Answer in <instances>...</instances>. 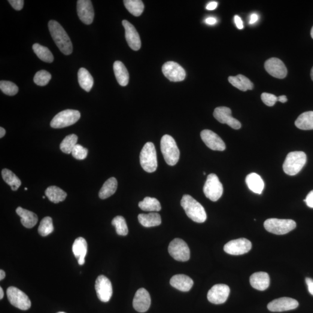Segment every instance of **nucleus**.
<instances>
[{
	"label": "nucleus",
	"instance_id": "48",
	"mask_svg": "<svg viewBox=\"0 0 313 313\" xmlns=\"http://www.w3.org/2000/svg\"><path fill=\"white\" fill-rule=\"evenodd\" d=\"M306 282L308 285L309 293L313 296V280L311 278H306Z\"/></svg>",
	"mask_w": 313,
	"mask_h": 313
},
{
	"label": "nucleus",
	"instance_id": "38",
	"mask_svg": "<svg viewBox=\"0 0 313 313\" xmlns=\"http://www.w3.org/2000/svg\"><path fill=\"white\" fill-rule=\"evenodd\" d=\"M77 136L71 134L66 136L60 145V150L66 154L72 153L74 147L77 145Z\"/></svg>",
	"mask_w": 313,
	"mask_h": 313
},
{
	"label": "nucleus",
	"instance_id": "40",
	"mask_svg": "<svg viewBox=\"0 0 313 313\" xmlns=\"http://www.w3.org/2000/svg\"><path fill=\"white\" fill-rule=\"evenodd\" d=\"M111 224L115 227L118 235L126 236L129 233V229H128L126 220L121 216L115 217L112 221Z\"/></svg>",
	"mask_w": 313,
	"mask_h": 313
},
{
	"label": "nucleus",
	"instance_id": "51",
	"mask_svg": "<svg viewBox=\"0 0 313 313\" xmlns=\"http://www.w3.org/2000/svg\"><path fill=\"white\" fill-rule=\"evenodd\" d=\"M258 19H259V17H258V15L257 14H252L250 17V22L249 23H250L251 25H252V24L256 23L258 20Z\"/></svg>",
	"mask_w": 313,
	"mask_h": 313
},
{
	"label": "nucleus",
	"instance_id": "59",
	"mask_svg": "<svg viewBox=\"0 0 313 313\" xmlns=\"http://www.w3.org/2000/svg\"><path fill=\"white\" fill-rule=\"evenodd\" d=\"M45 198V196L42 197V199H44Z\"/></svg>",
	"mask_w": 313,
	"mask_h": 313
},
{
	"label": "nucleus",
	"instance_id": "60",
	"mask_svg": "<svg viewBox=\"0 0 313 313\" xmlns=\"http://www.w3.org/2000/svg\"><path fill=\"white\" fill-rule=\"evenodd\" d=\"M25 190H27V188H25Z\"/></svg>",
	"mask_w": 313,
	"mask_h": 313
},
{
	"label": "nucleus",
	"instance_id": "44",
	"mask_svg": "<svg viewBox=\"0 0 313 313\" xmlns=\"http://www.w3.org/2000/svg\"><path fill=\"white\" fill-rule=\"evenodd\" d=\"M261 98H262L264 104L270 106V107L274 106L275 103L278 101V97L269 93H263L261 95Z\"/></svg>",
	"mask_w": 313,
	"mask_h": 313
},
{
	"label": "nucleus",
	"instance_id": "56",
	"mask_svg": "<svg viewBox=\"0 0 313 313\" xmlns=\"http://www.w3.org/2000/svg\"><path fill=\"white\" fill-rule=\"evenodd\" d=\"M311 78L312 79V80L313 81V67L311 71Z\"/></svg>",
	"mask_w": 313,
	"mask_h": 313
},
{
	"label": "nucleus",
	"instance_id": "41",
	"mask_svg": "<svg viewBox=\"0 0 313 313\" xmlns=\"http://www.w3.org/2000/svg\"><path fill=\"white\" fill-rule=\"evenodd\" d=\"M0 89L3 93L8 96H14L19 91V88L16 84L8 81L0 82Z\"/></svg>",
	"mask_w": 313,
	"mask_h": 313
},
{
	"label": "nucleus",
	"instance_id": "6",
	"mask_svg": "<svg viewBox=\"0 0 313 313\" xmlns=\"http://www.w3.org/2000/svg\"><path fill=\"white\" fill-rule=\"evenodd\" d=\"M264 227L267 232L276 235H283L295 229L296 223L291 220L271 218L264 221Z\"/></svg>",
	"mask_w": 313,
	"mask_h": 313
},
{
	"label": "nucleus",
	"instance_id": "17",
	"mask_svg": "<svg viewBox=\"0 0 313 313\" xmlns=\"http://www.w3.org/2000/svg\"><path fill=\"white\" fill-rule=\"evenodd\" d=\"M264 68L269 74L275 78H284L287 75V69L280 59L272 57L266 60Z\"/></svg>",
	"mask_w": 313,
	"mask_h": 313
},
{
	"label": "nucleus",
	"instance_id": "35",
	"mask_svg": "<svg viewBox=\"0 0 313 313\" xmlns=\"http://www.w3.org/2000/svg\"><path fill=\"white\" fill-rule=\"evenodd\" d=\"M2 177L4 181L11 187V189L17 191L20 186L21 181L19 178L8 169H4L1 172Z\"/></svg>",
	"mask_w": 313,
	"mask_h": 313
},
{
	"label": "nucleus",
	"instance_id": "39",
	"mask_svg": "<svg viewBox=\"0 0 313 313\" xmlns=\"http://www.w3.org/2000/svg\"><path fill=\"white\" fill-rule=\"evenodd\" d=\"M53 219L47 217L42 219L38 229L39 235L42 237L47 236L54 232Z\"/></svg>",
	"mask_w": 313,
	"mask_h": 313
},
{
	"label": "nucleus",
	"instance_id": "42",
	"mask_svg": "<svg viewBox=\"0 0 313 313\" xmlns=\"http://www.w3.org/2000/svg\"><path fill=\"white\" fill-rule=\"evenodd\" d=\"M51 74L44 70L36 73L34 77V82L38 86H45L51 79Z\"/></svg>",
	"mask_w": 313,
	"mask_h": 313
},
{
	"label": "nucleus",
	"instance_id": "16",
	"mask_svg": "<svg viewBox=\"0 0 313 313\" xmlns=\"http://www.w3.org/2000/svg\"><path fill=\"white\" fill-rule=\"evenodd\" d=\"M201 138L206 147L211 150L223 151L226 149V145L223 140L211 130H203L201 132Z\"/></svg>",
	"mask_w": 313,
	"mask_h": 313
},
{
	"label": "nucleus",
	"instance_id": "11",
	"mask_svg": "<svg viewBox=\"0 0 313 313\" xmlns=\"http://www.w3.org/2000/svg\"><path fill=\"white\" fill-rule=\"evenodd\" d=\"M95 290L97 296L103 302H108L113 295V288L109 279L101 275L97 278L95 282Z\"/></svg>",
	"mask_w": 313,
	"mask_h": 313
},
{
	"label": "nucleus",
	"instance_id": "30",
	"mask_svg": "<svg viewBox=\"0 0 313 313\" xmlns=\"http://www.w3.org/2000/svg\"><path fill=\"white\" fill-rule=\"evenodd\" d=\"M117 186L118 183L116 179L110 178L108 179L99 191V196L100 198L104 200L113 195L117 190Z\"/></svg>",
	"mask_w": 313,
	"mask_h": 313
},
{
	"label": "nucleus",
	"instance_id": "14",
	"mask_svg": "<svg viewBox=\"0 0 313 313\" xmlns=\"http://www.w3.org/2000/svg\"><path fill=\"white\" fill-rule=\"evenodd\" d=\"M214 116L219 122L226 124L233 129H241V123L232 116V110L229 108L221 106V107L216 108L214 112Z\"/></svg>",
	"mask_w": 313,
	"mask_h": 313
},
{
	"label": "nucleus",
	"instance_id": "57",
	"mask_svg": "<svg viewBox=\"0 0 313 313\" xmlns=\"http://www.w3.org/2000/svg\"><path fill=\"white\" fill-rule=\"evenodd\" d=\"M311 36H312V38L313 39V26L312 30H311Z\"/></svg>",
	"mask_w": 313,
	"mask_h": 313
},
{
	"label": "nucleus",
	"instance_id": "50",
	"mask_svg": "<svg viewBox=\"0 0 313 313\" xmlns=\"http://www.w3.org/2000/svg\"><path fill=\"white\" fill-rule=\"evenodd\" d=\"M205 22L209 25H214L216 23H217V20L215 18L209 17L206 18V19H205Z\"/></svg>",
	"mask_w": 313,
	"mask_h": 313
},
{
	"label": "nucleus",
	"instance_id": "46",
	"mask_svg": "<svg viewBox=\"0 0 313 313\" xmlns=\"http://www.w3.org/2000/svg\"><path fill=\"white\" fill-rule=\"evenodd\" d=\"M306 202L307 205L310 208H313V190L311 191L307 196L306 199L303 200Z\"/></svg>",
	"mask_w": 313,
	"mask_h": 313
},
{
	"label": "nucleus",
	"instance_id": "20",
	"mask_svg": "<svg viewBox=\"0 0 313 313\" xmlns=\"http://www.w3.org/2000/svg\"><path fill=\"white\" fill-rule=\"evenodd\" d=\"M128 44L132 50L138 51L141 47V38L134 26L126 20H123Z\"/></svg>",
	"mask_w": 313,
	"mask_h": 313
},
{
	"label": "nucleus",
	"instance_id": "36",
	"mask_svg": "<svg viewBox=\"0 0 313 313\" xmlns=\"http://www.w3.org/2000/svg\"><path fill=\"white\" fill-rule=\"evenodd\" d=\"M33 50L36 55L42 61L47 63H52L54 61L53 55L47 47L39 44H35L33 45Z\"/></svg>",
	"mask_w": 313,
	"mask_h": 313
},
{
	"label": "nucleus",
	"instance_id": "21",
	"mask_svg": "<svg viewBox=\"0 0 313 313\" xmlns=\"http://www.w3.org/2000/svg\"><path fill=\"white\" fill-rule=\"evenodd\" d=\"M151 298L149 293L145 288H140L135 295L133 306L135 311L140 313L147 312L150 308Z\"/></svg>",
	"mask_w": 313,
	"mask_h": 313
},
{
	"label": "nucleus",
	"instance_id": "7",
	"mask_svg": "<svg viewBox=\"0 0 313 313\" xmlns=\"http://www.w3.org/2000/svg\"><path fill=\"white\" fill-rule=\"evenodd\" d=\"M80 111L68 109L57 114L52 120L50 126L53 129H63L74 125L80 119Z\"/></svg>",
	"mask_w": 313,
	"mask_h": 313
},
{
	"label": "nucleus",
	"instance_id": "49",
	"mask_svg": "<svg viewBox=\"0 0 313 313\" xmlns=\"http://www.w3.org/2000/svg\"><path fill=\"white\" fill-rule=\"evenodd\" d=\"M218 7V2L215 1H212L209 3V4L206 5V10L212 11L215 10Z\"/></svg>",
	"mask_w": 313,
	"mask_h": 313
},
{
	"label": "nucleus",
	"instance_id": "53",
	"mask_svg": "<svg viewBox=\"0 0 313 313\" xmlns=\"http://www.w3.org/2000/svg\"><path fill=\"white\" fill-rule=\"evenodd\" d=\"M5 130L4 128H0V138H2L5 135Z\"/></svg>",
	"mask_w": 313,
	"mask_h": 313
},
{
	"label": "nucleus",
	"instance_id": "26",
	"mask_svg": "<svg viewBox=\"0 0 313 313\" xmlns=\"http://www.w3.org/2000/svg\"><path fill=\"white\" fill-rule=\"evenodd\" d=\"M113 70L118 83L121 86H127L129 83V75L125 65L120 61H115L113 65Z\"/></svg>",
	"mask_w": 313,
	"mask_h": 313
},
{
	"label": "nucleus",
	"instance_id": "43",
	"mask_svg": "<svg viewBox=\"0 0 313 313\" xmlns=\"http://www.w3.org/2000/svg\"><path fill=\"white\" fill-rule=\"evenodd\" d=\"M72 156L75 159L83 160L86 159L88 155V149L82 147L81 145L77 144L74 147L72 152Z\"/></svg>",
	"mask_w": 313,
	"mask_h": 313
},
{
	"label": "nucleus",
	"instance_id": "15",
	"mask_svg": "<svg viewBox=\"0 0 313 313\" xmlns=\"http://www.w3.org/2000/svg\"><path fill=\"white\" fill-rule=\"evenodd\" d=\"M230 288L225 284L214 285L208 291L207 298L209 302L215 305L224 303L230 294Z\"/></svg>",
	"mask_w": 313,
	"mask_h": 313
},
{
	"label": "nucleus",
	"instance_id": "29",
	"mask_svg": "<svg viewBox=\"0 0 313 313\" xmlns=\"http://www.w3.org/2000/svg\"><path fill=\"white\" fill-rule=\"evenodd\" d=\"M138 220L139 223L145 227L157 226L162 224L161 216L156 212H151L148 214H139Z\"/></svg>",
	"mask_w": 313,
	"mask_h": 313
},
{
	"label": "nucleus",
	"instance_id": "37",
	"mask_svg": "<svg viewBox=\"0 0 313 313\" xmlns=\"http://www.w3.org/2000/svg\"><path fill=\"white\" fill-rule=\"evenodd\" d=\"M127 10L135 17H139L144 10V4L141 0H124Z\"/></svg>",
	"mask_w": 313,
	"mask_h": 313
},
{
	"label": "nucleus",
	"instance_id": "2",
	"mask_svg": "<svg viewBox=\"0 0 313 313\" xmlns=\"http://www.w3.org/2000/svg\"><path fill=\"white\" fill-rule=\"evenodd\" d=\"M181 204L187 217L193 221L201 223L206 220L207 217L204 208L191 196L185 194L182 197Z\"/></svg>",
	"mask_w": 313,
	"mask_h": 313
},
{
	"label": "nucleus",
	"instance_id": "4",
	"mask_svg": "<svg viewBox=\"0 0 313 313\" xmlns=\"http://www.w3.org/2000/svg\"><path fill=\"white\" fill-rule=\"evenodd\" d=\"M307 162L306 154L303 151H293L289 153L283 164L285 174L294 176L298 174Z\"/></svg>",
	"mask_w": 313,
	"mask_h": 313
},
{
	"label": "nucleus",
	"instance_id": "24",
	"mask_svg": "<svg viewBox=\"0 0 313 313\" xmlns=\"http://www.w3.org/2000/svg\"><path fill=\"white\" fill-rule=\"evenodd\" d=\"M87 248L86 240L83 238H78L76 239L73 245V252L74 257L78 259V263L80 265H83L86 262L85 258L87 253Z\"/></svg>",
	"mask_w": 313,
	"mask_h": 313
},
{
	"label": "nucleus",
	"instance_id": "58",
	"mask_svg": "<svg viewBox=\"0 0 313 313\" xmlns=\"http://www.w3.org/2000/svg\"><path fill=\"white\" fill-rule=\"evenodd\" d=\"M65 313V312H58V313Z\"/></svg>",
	"mask_w": 313,
	"mask_h": 313
},
{
	"label": "nucleus",
	"instance_id": "28",
	"mask_svg": "<svg viewBox=\"0 0 313 313\" xmlns=\"http://www.w3.org/2000/svg\"><path fill=\"white\" fill-rule=\"evenodd\" d=\"M229 83L233 86L242 91L252 90L254 88V84L245 76L239 74L236 76H230L228 78Z\"/></svg>",
	"mask_w": 313,
	"mask_h": 313
},
{
	"label": "nucleus",
	"instance_id": "55",
	"mask_svg": "<svg viewBox=\"0 0 313 313\" xmlns=\"http://www.w3.org/2000/svg\"><path fill=\"white\" fill-rule=\"evenodd\" d=\"M3 297H4V291L2 287H0V299H2Z\"/></svg>",
	"mask_w": 313,
	"mask_h": 313
},
{
	"label": "nucleus",
	"instance_id": "45",
	"mask_svg": "<svg viewBox=\"0 0 313 313\" xmlns=\"http://www.w3.org/2000/svg\"><path fill=\"white\" fill-rule=\"evenodd\" d=\"M8 2L15 10L20 11L22 10L24 5L23 0H9Z\"/></svg>",
	"mask_w": 313,
	"mask_h": 313
},
{
	"label": "nucleus",
	"instance_id": "52",
	"mask_svg": "<svg viewBox=\"0 0 313 313\" xmlns=\"http://www.w3.org/2000/svg\"><path fill=\"white\" fill-rule=\"evenodd\" d=\"M287 98L286 96L285 95H282V96H279L278 97V101L280 102L281 103H285L287 102Z\"/></svg>",
	"mask_w": 313,
	"mask_h": 313
},
{
	"label": "nucleus",
	"instance_id": "8",
	"mask_svg": "<svg viewBox=\"0 0 313 313\" xmlns=\"http://www.w3.org/2000/svg\"><path fill=\"white\" fill-rule=\"evenodd\" d=\"M203 191L206 198L212 202H217L221 198L223 194V187L217 175L211 174L207 176Z\"/></svg>",
	"mask_w": 313,
	"mask_h": 313
},
{
	"label": "nucleus",
	"instance_id": "22",
	"mask_svg": "<svg viewBox=\"0 0 313 313\" xmlns=\"http://www.w3.org/2000/svg\"><path fill=\"white\" fill-rule=\"evenodd\" d=\"M250 281L252 287L261 291L267 290L270 285L269 276L266 272L254 273L250 276Z\"/></svg>",
	"mask_w": 313,
	"mask_h": 313
},
{
	"label": "nucleus",
	"instance_id": "13",
	"mask_svg": "<svg viewBox=\"0 0 313 313\" xmlns=\"http://www.w3.org/2000/svg\"><path fill=\"white\" fill-rule=\"evenodd\" d=\"M252 244L248 239L242 238L232 240L224 245V251L232 255H240L248 253L251 250Z\"/></svg>",
	"mask_w": 313,
	"mask_h": 313
},
{
	"label": "nucleus",
	"instance_id": "10",
	"mask_svg": "<svg viewBox=\"0 0 313 313\" xmlns=\"http://www.w3.org/2000/svg\"><path fill=\"white\" fill-rule=\"evenodd\" d=\"M168 252L176 260L186 262L190 259V249L183 239H175L172 240L169 245Z\"/></svg>",
	"mask_w": 313,
	"mask_h": 313
},
{
	"label": "nucleus",
	"instance_id": "12",
	"mask_svg": "<svg viewBox=\"0 0 313 313\" xmlns=\"http://www.w3.org/2000/svg\"><path fill=\"white\" fill-rule=\"evenodd\" d=\"M162 71L165 77L172 82L182 81L186 77L184 69L175 62H166L163 66Z\"/></svg>",
	"mask_w": 313,
	"mask_h": 313
},
{
	"label": "nucleus",
	"instance_id": "19",
	"mask_svg": "<svg viewBox=\"0 0 313 313\" xmlns=\"http://www.w3.org/2000/svg\"><path fill=\"white\" fill-rule=\"evenodd\" d=\"M79 18L86 25H91L94 19V10L92 1L90 0H78L77 5Z\"/></svg>",
	"mask_w": 313,
	"mask_h": 313
},
{
	"label": "nucleus",
	"instance_id": "27",
	"mask_svg": "<svg viewBox=\"0 0 313 313\" xmlns=\"http://www.w3.org/2000/svg\"><path fill=\"white\" fill-rule=\"evenodd\" d=\"M246 184H247L249 189L252 192L256 194H261L264 187V184L260 176L251 173L249 174L245 179Z\"/></svg>",
	"mask_w": 313,
	"mask_h": 313
},
{
	"label": "nucleus",
	"instance_id": "32",
	"mask_svg": "<svg viewBox=\"0 0 313 313\" xmlns=\"http://www.w3.org/2000/svg\"><path fill=\"white\" fill-rule=\"evenodd\" d=\"M296 127L302 130H313V111L301 114L295 121Z\"/></svg>",
	"mask_w": 313,
	"mask_h": 313
},
{
	"label": "nucleus",
	"instance_id": "25",
	"mask_svg": "<svg viewBox=\"0 0 313 313\" xmlns=\"http://www.w3.org/2000/svg\"><path fill=\"white\" fill-rule=\"evenodd\" d=\"M16 212L21 218V223L23 226L31 229L37 223L38 217L34 212L27 210L20 206L17 209Z\"/></svg>",
	"mask_w": 313,
	"mask_h": 313
},
{
	"label": "nucleus",
	"instance_id": "34",
	"mask_svg": "<svg viewBox=\"0 0 313 313\" xmlns=\"http://www.w3.org/2000/svg\"><path fill=\"white\" fill-rule=\"evenodd\" d=\"M139 207L143 211L159 212L162 209L159 201L152 197H145L142 202H139Z\"/></svg>",
	"mask_w": 313,
	"mask_h": 313
},
{
	"label": "nucleus",
	"instance_id": "1",
	"mask_svg": "<svg viewBox=\"0 0 313 313\" xmlns=\"http://www.w3.org/2000/svg\"><path fill=\"white\" fill-rule=\"evenodd\" d=\"M48 28L60 51L66 55H71L73 52L72 42L63 27L56 21L51 20L48 23Z\"/></svg>",
	"mask_w": 313,
	"mask_h": 313
},
{
	"label": "nucleus",
	"instance_id": "23",
	"mask_svg": "<svg viewBox=\"0 0 313 313\" xmlns=\"http://www.w3.org/2000/svg\"><path fill=\"white\" fill-rule=\"evenodd\" d=\"M170 284L179 291L187 292L192 288L194 282L193 279L187 276L177 275L172 276L170 280Z\"/></svg>",
	"mask_w": 313,
	"mask_h": 313
},
{
	"label": "nucleus",
	"instance_id": "54",
	"mask_svg": "<svg viewBox=\"0 0 313 313\" xmlns=\"http://www.w3.org/2000/svg\"><path fill=\"white\" fill-rule=\"evenodd\" d=\"M5 273L4 270H0V280H2L3 279L5 278Z\"/></svg>",
	"mask_w": 313,
	"mask_h": 313
},
{
	"label": "nucleus",
	"instance_id": "9",
	"mask_svg": "<svg viewBox=\"0 0 313 313\" xmlns=\"http://www.w3.org/2000/svg\"><path fill=\"white\" fill-rule=\"evenodd\" d=\"M7 295L12 305L22 311H27L31 307L32 303L29 297L23 291L15 287L7 289Z\"/></svg>",
	"mask_w": 313,
	"mask_h": 313
},
{
	"label": "nucleus",
	"instance_id": "18",
	"mask_svg": "<svg viewBox=\"0 0 313 313\" xmlns=\"http://www.w3.org/2000/svg\"><path fill=\"white\" fill-rule=\"evenodd\" d=\"M299 303L295 299L284 297L272 301L267 305V309L273 312L291 311L298 307Z\"/></svg>",
	"mask_w": 313,
	"mask_h": 313
},
{
	"label": "nucleus",
	"instance_id": "33",
	"mask_svg": "<svg viewBox=\"0 0 313 313\" xmlns=\"http://www.w3.org/2000/svg\"><path fill=\"white\" fill-rule=\"evenodd\" d=\"M45 196L54 203H59L63 202L67 197V193L61 188L57 186H50L45 190Z\"/></svg>",
	"mask_w": 313,
	"mask_h": 313
},
{
	"label": "nucleus",
	"instance_id": "47",
	"mask_svg": "<svg viewBox=\"0 0 313 313\" xmlns=\"http://www.w3.org/2000/svg\"><path fill=\"white\" fill-rule=\"evenodd\" d=\"M235 22L237 27H238L239 29L241 30L244 28V25H243V22L241 18L239 17L238 15H236L235 17Z\"/></svg>",
	"mask_w": 313,
	"mask_h": 313
},
{
	"label": "nucleus",
	"instance_id": "3",
	"mask_svg": "<svg viewBox=\"0 0 313 313\" xmlns=\"http://www.w3.org/2000/svg\"><path fill=\"white\" fill-rule=\"evenodd\" d=\"M160 145L161 150L166 162L169 166H175L180 158V151L175 139L169 135H164L161 140Z\"/></svg>",
	"mask_w": 313,
	"mask_h": 313
},
{
	"label": "nucleus",
	"instance_id": "5",
	"mask_svg": "<svg viewBox=\"0 0 313 313\" xmlns=\"http://www.w3.org/2000/svg\"><path fill=\"white\" fill-rule=\"evenodd\" d=\"M140 163L142 168L148 173L154 172L157 168L156 148L152 142H147L140 154Z\"/></svg>",
	"mask_w": 313,
	"mask_h": 313
},
{
	"label": "nucleus",
	"instance_id": "31",
	"mask_svg": "<svg viewBox=\"0 0 313 313\" xmlns=\"http://www.w3.org/2000/svg\"><path fill=\"white\" fill-rule=\"evenodd\" d=\"M78 81L80 86L87 92H90L93 86V78L86 69L81 68L78 72Z\"/></svg>",
	"mask_w": 313,
	"mask_h": 313
}]
</instances>
